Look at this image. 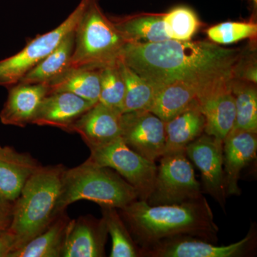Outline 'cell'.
Listing matches in <instances>:
<instances>
[{"label": "cell", "instance_id": "8fae6325", "mask_svg": "<svg viewBox=\"0 0 257 257\" xmlns=\"http://www.w3.org/2000/svg\"><path fill=\"white\" fill-rule=\"evenodd\" d=\"M121 138L134 151L156 163L165 151V121L149 110L122 113Z\"/></svg>", "mask_w": 257, "mask_h": 257}, {"label": "cell", "instance_id": "d6986e66", "mask_svg": "<svg viewBox=\"0 0 257 257\" xmlns=\"http://www.w3.org/2000/svg\"><path fill=\"white\" fill-rule=\"evenodd\" d=\"M205 117L197 99L179 114L165 121V154L185 150L204 133Z\"/></svg>", "mask_w": 257, "mask_h": 257}, {"label": "cell", "instance_id": "4fadbf2b", "mask_svg": "<svg viewBox=\"0 0 257 257\" xmlns=\"http://www.w3.org/2000/svg\"><path fill=\"white\" fill-rule=\"evenodd\" d=\"M257 133L231 128L223 142V168L228 195H240L241 171L256 158Z\"/></svg>", "mask_w": 257, "mask_h": 257}, {"label": "cell", "instance_id": "cb8c5ba5", "mask_svg": "<svg viewBox=\"0 0 257 257\" xmlns=\"http://www.w3.org/2000/svg\"><path fill=\"white\" fill-rule=\"evenodd\" d=\"M74 32L66 37L53 52L25 74L18 83L47 84L67 70L70 67L74 50Z\"/></svg>", "mask_w": 257, "mask_h": 257}, {"label": "cell", "instance_id": "9a60e30c", "mask_svg": "<svg viewBox=\"0 0 257 257\" xmlns=\"http://www.w3.org/2000/svg\"><path fill=\"white\" fill-rule=\"evenodd\" d=\"M95 104L72 93H51L44 98L32 124L69 133L72 124Z\"/></svg>", "mask_w": 257, "mask_h": 257}, {"label": "cell", "instance_id": "ba28073f", "mask_svg": "<svg viewBox=\"0 0 257 257\" xmlns=\"http://www.w3.org/2000/svg\"><path fill=\"white\" fill-rule=\"evenodd\" d=\"M87 161L109 167L136 189L140 200L147 201L156 179L157 165L139 155L120 138L102 146L91 149Z\"/></svg>", "mask_w": 257, "mask_h": 257}, {"label": "cell", "instance_id": "603a6c76", "mask_svg": "<svg viewBox=\"0 0 257 257\" xmlns=\"http://www.w3.org/2000/svg\"><path fill=\"white\" fill-rule=\"evenodd\" d=\"M199 92L187 83L177 82L157 89L148 110L164 121H168L197 99Z\"/></svg>", "mask_w": 257, "mask_h": 257}, {"label": "cell", "instance_id": "5bb4252c", "mask_svg": "<svg viewBox=\"0 0 257 257\" xmlns=\"http://www.w3.org/2000/svg\"><path fill=\"white\" fill-rule=\"evenodd\" d=\"M122 113L98 101L69 128L91 149L102 146L120 138Z\"/></svg>", "mask_w": 257, "mask_h": 257}, {"label": "cell", "instance_id": "ac0fdd59", "mask_svg": "<svg viewBox=\"0 0 257 257\" xmlns=\"http://www.w3.org/2000/svg\"><path fill=\"white\" fill-rule=\"evenodd\" d=\"M197 100L205 117L204 133L224 142L234 126L236 118L231 84L199 96Z\"/></svg>", "mask_w": 257, "mask_h": 257}, {"label": "cell", "instance_id": "6da1fadb", "mask_svg": "<svg viewBox=\"0 0 257 257\" xmlns=\"http://www.w3.org/2000/svg\"><path fill=\"white\" fill-rule=\"evenodd\" d=\"M242 52L214 42L168 40L126 43L120 59L156 89L181 82L194 86L198 97L229 85Z\"/></svg>", "mask_w": 257, "mask_h": 257}, {"label": "cell", "instance_id": "7402d4cb", "mask_svg": "<svg viewBox=\"0 0 257 257\" xmlns=\"http://www.w3.org/2000/svg\"><path fill=\"white\" fill-rule=\"evenodd\" d=\"M46 84L48 94L72 93L97 103L100 94V69L69 68Z\"/></svg>", "mask_w": 257, "mask_h": 257}, {"label": "cell", "instance_id": "52a82bcc", "mask_svg": "<svg viewBox=\"0 0 257 257\" xmlns=\"http://www.w3.org/2000/svg\"><path fill=\"white\" fill-rule=\"evenodd\" d=\"M202 192L185 150H179L161 157L154 189L147 202L152 206L182 204L202 197Z\"/></svg>", "mask_w": 257, "mask_h": 257}, {"label": "cell", "instance_id": "1f68e13d", "mask_svg": "<svg viewBox=\"0 0 257 257\" xmlns=\"http://www.w3.org/2000/svg\"><path fill=\"white\" fill-rule=\"evenodd\" d=\"M16 249L14 234L9 229L0 233V257H10Z\"/></svg>", "mask_w": 257, "mask_h": 257}, {"label": "cell", "instance_id": "7a4b0ae2", "mask_svg": "<svg viewBox=\"0 0 257 257\" xmlns=\"http://www.w3.org/2000/svg\"><path fill=\"white\" fill-rule=\"evenodd\" d=\"M118 211L140 248L181 236L218 241L219 228L204 197L170 205L152 206L138 199Z\"/></svg>", "mask_w": 257, "mask_h": 257}, {"label": "cell", "instance_id": "5b68a950", "mask_svg": "<svg viewBox=\"0 0 257 257\" xmlns=\"http://www.w3.org/2000/svg\"><path fill=\"white\" fill-rule=\"evenodd\" d=\"M74 35L69 68L100 69L119 60L127 43L98 0H89Z\"/></svg>", "mask_w": 257, "mask_h": 257}, {"label": "cell", "instance_id": "d6a6232c", "mask_svg": "<svg viewBox=\"0 0 257 257\" xmlns=\"http://www.w3.org/2000/svg\"><path fill=\"white\" fill-rule=\"evenodd\" d=\"M251 1H252L255 5L257 4V0H251Z\"/></svg>", "mask_w": 257, "mask_h": 257}, {"label": "cell", "instance_id": "9c48e42d", "mask_svg": "<svg viewBox=\"0 0 257 257\" xmlns=\"http://www.w3.org/2000/svg\"><path fill=\"white\" fill-rule=\"evenodd\" d=\"M256 229L253 225L243 239L226 246H218L216 243L194 236H177L140 248V257L253 256L256 254Z\"/></svg>", "mask_w": 257, "mask_h": 257}, {"label": "cell", "instance_id": "2e32d148", "mask_svg": "<svg viewBox=\"0 0 257 257\" xmlns=\"http://www.w3.org/2000/svg\"><path fill=\"white\" fill-rule=\"evenodd\" d=\"M8 89V98L0 111L2 124L21 128L32 124L48 94L47 84L18 83Z\"/></svg>", "mask_w": 257, "mask_h": 257}, {"label": "cell", "instance_id": "30bf717a", "mask_svg": "<svg viewBox=\"0 0 257 257\" xmlns=\"http://www.w3.org/2000/svg\"><path fill=\"white\" fill-rule=\"evenodd\" d=\"M190 162L200 171L202 191L209 194L225 211L226 204L224 168L223 141L203 133L185 148Z\"/></svg>", "mask_w": 257, "mask_h": 257}, {"label": "cell", "instance_id": "8992f818", "mask_svg": "<svg viewBox=\"0 0 257 257\" xmlns=\"http://www.w3.org/2000/svg\"><path fill=\"white\" fill-rule=\"evenodd\" d=\"M89 0H80L72 13L58 27L39 35L15 55L0 60V87L18 84L24 76L74 32Z\"/></svg>", "mask_w": 257, "mask_h": 257}, {"label": "cell", "instance_id": "44dd1931", "mask_svg": "<svg viewBox=\"0 0 257 257\" xmlns=\"http://www.w3.org/2000/svg\"><path fill=\"white\" fill-rule=\"evenodd\" d=\"M111 20L127 43H155L171 40L165 31L163 14L130 15Z\"/></svg>", "mask_w": 257, "mask_h": 257}, {"label": "cell", "instance_id": "7c38bea8", "mask_svg": "<svg viewBox=\"0 0 257 257\" xmlns=\"http://www.w3.org/2000/svg\"><path fill=\"white\" fill-rule=\"evenodd\" d=\"M108 230L104 217L97 219L90 214L71 219L61 257H103Z\"/></svg>", "mask_w": 257, "mask_h": 257}, {"label": "cell", "instance_id": "277c9868", "mask_svg": "<svg viewBox=\"0 0 257 257\" xmlns=\"http://www.w3.org/2000/svg\"><path fill=\"white\" fill-rule=\"evenodd\" d=\"M138 199L136 189L117 172L86 160L64 170L55 212L67 211L70 204L79 200L119 209Z\"/></svg>", "mask_w": 257, "mask_h": 257}, {"label": "cell", "instance_id": "ffe728a7", "mask_svg": "<svg viewBox=\"0 0 257 257\" xmlns=\"http://www.w3.org/2000/svg\"><path fill=\"white\" fill-rule=\"evenodd\" d=\"M70 220L67 211L59 213L46 229L10 257H61Z\"/></svg>", "mask_w": 257, "mask_h": 257}, {"label": "cell", "instance_id": "4316f807", "mask_svg": "<svg viewBox=\"0 0 257 257\" xmlns=\"http://www.w3.org/2000/svg\"><path fill=\"white\" fill-rule=\"evenodd\" d=\"M108 233L112 240L109 256L140 257V248L135 242L127 226L116 208H101Z\"/></svg>", "mask_w": 257, "mask_h": 257}, {"label": "cell", "instance_id": "3957f363", "mask_svg": "<svg viewBox=\"0 0 257 257\" xmlns=\"http://www.w3.org/2000/svg\"><path fill=\"white\" fill-rule=\"evenodd\" d=\"M65 169L63 165H41L24 186L15 201L9 227L15 236V251L42 232L55 219Z\"/></svg>", "mask_w": 257, "mask_h": 257}, {"label": "cell", "instance_id": "e0dca14e", "mask_svg": "<svg viewBox=\"0 0 257 257\" xmlns=\"http://www.w3.org/2000/svg\"><path fill=\"white\" fill-rule=\"evenodd\" d=\"M41 164L30 154L0 145V197L15 203Z\"/></svg>", "mask_w": 257, "mask_h": 257}, {"label": "cell", "instance_id": "f546056e", "mask_svg": "<svg viewBox=\"0 0 257 257\" xmlns=\"http://www.w3.org/2000/svg\"><path fill=\"white\" fill-rule=\"evenodd\" d=\"M207 32L209 40L214 43L229 45L256 37L257 25L252 23L226 22L211 27Z\"/></svg>", "mask_w": 257, "mask_h": 257}, {"label": "cell", "instance_id": "83f0119b", "mask_svg": "<svg viewBox=\"0 0 257 257\" xmlns=\"http://www.w3.org/2000/svg\"><path fill=\"white\" fill-rule=\"evenodd\" d=\"M125 84L119 66V59L100 68L99 102L122 113Z\"/></svg>", "mask_w": 257, "mask_h": 257}, {"label": "cell", "instance_id": "d4e9b609", "mask_svg": "<svg viewBox=\"0 0 257 257\" xmlns=\"http://www.w3.org/2000/svg\"><path fill=\"white\" fill-rule=\"evenodd\" d=\"M231 89L236 108V118L232 128L257 133L256 84L233 79Z\"/></svg>", "mask_w": 257, "mask_h": 257}, {"label": "cell", "instance_id": "484cf974", "mask_svg": "<svg viewBox=\"0 0 257 257\" xmlns=\"http://www.w3.org/2000/svg\"><path fill=\"white\" fill-rule=\"evenodd\" d=\"M119 66L125 84V96L122 113L148 110L156 95V88L119 58Z\"/></svg>", "mask_w": 257, "mask_h": 257}, {"label": "cell", "instance_id": "4dcf8cb0", "mask_svg": "<svg viewBox=\"0 0 257 257\" xmlns=\"http://www.w3.org/2000/svg\"><path fill=\"white\" fill-rule=\"evenodd\" d=\"M14 204L0 197V233L9 229L13 219Z\"/></svg>", "mask_w": 257, "mask_h": 257}, {"label": "cell", "instance_id": "f1b7e54d", "mask_svg": "<svg viewBox=\"0 0 257 257\" xmlns=\"http://www.w3.org/2000/svg\"><path fill=\"white\" fill-rule=\"evenodd\" d=\"M165 31L171 40L189 41L200 26V22L194 10L179 6L164 14Z\"/></svg>", "mask_w": 257, "mask_h": 257}]
</instances>
